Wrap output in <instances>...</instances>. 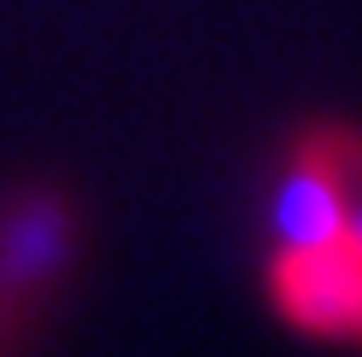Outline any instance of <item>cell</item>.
Listing matches in <instances>:
<instances>
[{"label":"cell","mask_w":362,"mask_h":357,"mask_svg":"<svg viewBox=\"0 0 362 357\" xmlns=\"http://www.w3.org/2000/svg\"><path fill=\"white\" fill-rule=\"evenodd\" d=\"M275 317L322 346H362V141L315 129L292 152L269 252Z\"/></svg>","instance_id":"obj_1"}]
</instances>
